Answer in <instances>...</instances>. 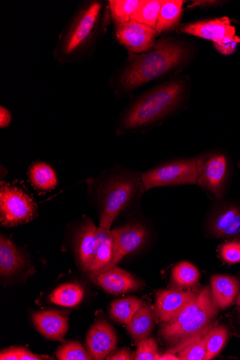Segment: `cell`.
Segmentation results:
<instances>
[{
    "instance_id": "obj_1",
    "label": "cell",
    "mask_w": 240,
    "mask_h": 360,
    "mask_svg": "<svg viewBox=\"0 0 240 360\" xmlns=\"http://www.w3.org/2000/svg\"><path fill=\"white\" fill-rule=\"evenodd\" d=\"M88 193L99 207V226L111 230L120 214L146 192L141 173L115 168L87 179Z\"/></svg>"
},
{
    "instance_id": "obj_2",
    "label": "cell",
    "mask_w": 240,
    "mask_h": 360,
    "mask_svg": "<svg viewBox=\"0 0 240 360\" xmlns=\"http://www.w3.org/2000/svg\"><path fill=\"white\" fill-rule=\"evenodd\" d=\"M183 91V84L177 82L149 92L125 113L119 130H137L158 122L177 108Z\"/></svg>"
},
{
    "instance_id": "obj_3",
    "label": "cell",
    "mask_w": 240,
    "mask_h": 360,
    "mask_svg": "<svg viewBox=\"0 0 240 360\" xmlns=\"http://www.w3.org/2000/svg\"><path fill=\"white\" fill-rule=\"evenodd\" d=\"M184 55L180 44L161 40L153 51L136 58L122 75V84L133 89L156 79L177 67Z\"/></svg>"
},
{
    "instance_id": "obj_4",
    "label": "cell",
    "mask_w": 240,
    "mask_h": 360,
    "mask_svg": "<svg viewBox=\"0 0 240 360\" xmlns=\"http://www.w3.org/2000/svg\"><path fill=\"white\" fill-rule=\"evenodd\" d=\"M37 216V206L31 196L16 184H0V224L11 227L32 221Z\"/></svg>"
},
{
    "instance_id": "obj_5",
    "label": "cell",
    "mask_w": 240,
    "mask_h": 360,
    "mask_svg": "<svg viewBox=\"0 0 240 360\" xmlns=\"http://www.w3.org/2000/svg\"><path fill=\"white\" fill-rule=\"evenodd\" d=\"M146 191L157 187L196 184L197 158L163 163L141 173Z\"/></svg>"
},
{
    "instance_id": "obj_6",
    "label": "cell",
    "mask_w": 240,
    "mask_h": 360,
    "mask_svg": "<svg viewBox=\"0 0 240 360\" xmlns=\"http://www.w3.org/2000/svg\"><path fill=\"white\" fill-rule=\"evenodd\" d=\"M228 176V163L225 155L216 154L197 158L196 184L216 200L223 198Z\"/></svg>"
},
{
    "instance_id": "obj_7",
    "label": "cell",
    "mask_w": 240,
    "mask_h": 360,
    "mask_svg": "<svg viewBox=\"0 0 240 360\" xmlns=\"http://www.w3.org/2000/svg\"><path fill=\"white\" fill-rule=\"evenodd\" d=\"M112 234L113 256L110 264L105 271L115 267L125 256L141 249L146 244L149 238L148 229L140 223L129 222L115 228Z\"/></svg>"
},
{
    "instance_id": "obj_8",
    "label": "cell",
    "mask_w": 240,
    "mask_h": 360,
    "mask_svg": "<svg viewBox=\"0 0 240 360\" xmlns=\"http://www.w3.org/2000/svg\"><path fill=\"white\" fill-rule=\"evenodd\" d=\"M218 309L213 300L177 328L160 330V335L168 342L182 344L184 341L191 340L198 334L208 332L213 326V321L218 314Z\"/></svg>"
},
{
    "instance_id": "obj_9",
    "label": "cell",
    "mask_w": 240,
    "mask_h": 360,
    "mask_svg": "<svg viewBox=\"0 0 240 360\" xmlns=\"http://www.w3.org/2000/svg\"><path fill=\"white\" fill-rule=\"evenodd\" d=\"M198 296L195 291L163 290L157 293L156 313L162 323L172 322Z\"/></svg>"
},
{
    "instance_id": "obj_10",
    "label": "cell",
    "mask_w": 240,
    "mask_h": 360,
    "mask_svg": "<svg viewBox=\"0 0 240 360\" xmlns=\"http://www.w3.org/2000/svg\"><path fill=\"white\" fill-rule=\"evenodd\" d=\"M156 34V29L135 21L119 24L116 30L120 42L134 53H141L151 49Z\"/></svg>"
},
{
    "instance_id": "obj_11",
    "label": "cell",
    "mask_w": 240,
    "mask_h": 360,
    "mask_svg": "<svg viewBox=\"0 0 240 360\" xmlns=\"http://www.w3.org/2000/svg\"><path fill=\"white\" fill-rule=\"evenodd\" d=\"M185 34L223 44L236 39L235 27L227 18L197 22L182 29Z\"/></svg>"
},
{
    "instance_id": "obj_12",
    "label": "cell",
    "mask_w": 240,
    "mask_h": 360,
    "mask_svg": "<svg viewBox=\"0 0 240 360\" xmlns=\"http://www.w3.org/2000/svg\"><path fill=\"white\" fill-rule=\"evenodd\" d=\"M209 231L217 240H240V207L232 204L221 207L211 218Z\"/></svg>"
},
{
    "instance_id": "obj_13",
    "label": "cell",
    "mask_w": 240,
    "mask_h": 360,
    "mask_svg": "<svg viewBox=\"0 0 240 360\" xmlns=\"http://www.w3.org/2000/svg\"><path fill=\"white\" fill-rule=\"evenodd\" d=\"M117 343L115 329L104 319L97 320L87 335L88 352L93 359L107 358L115 349Z\"/></svg>"
},
{
    "instance_id": "obj_14",
    "label": "cell",
    "mask_w": 240,
    "mask_h": 360,
    "mask_svg": "<svg viewBox=\"0 0 240 360\" xmlns=\"http://www.w3.org/2000/svg\"><path fill=\"white\" fill-rule=\"evenodd\" d=\"M97 227L90 219H85L75 235V252L81 266L89 272L94 257Z\"/></svg>"
},
{
    "instance_id": "obj_15",
    "label": "cell",
    "mask_w": 240,
    "mask_h": 360,
    "mask_svg": "<svg viewBox=\"0 0 240 360\" xmlns=\"http://www.w3.org/2000/svg\"><path fill=\"white\" fill-rule=\"evenodd\" d=\"M102 289L113 295L138 290L141 283L132 274L117 266L93 277Z\"/></svg>"
},
{
    "instance_id": "obj_16",
    "label": "cell",
    "mask_w": 240,
    "mask_h": 360,
    "mask_svg": "<svg viewBox=\"0 0 240 360\" xmlns=\"http://www.w3.org/2000/svg\"><path fill=\"white\" fill-rule=\"evenodd\" d=\"M34 325L46 338L63 342L68 330L67 318L58 311H39L32 315Z\"/></svg>"
},
{
    "instance_id": "obj_17",
    "label": "cell",
    "mask_w": 240,
    "mask_h": 360,
    "mask_svg": "<svg viewBox=\"0 0 240 360\" xmlns=\"http://www.w3.org/2000/svg\"><path fill=\"white\" fill-rule=\"evenodd\" d=\"M113 256V237L110 229L97 227L96 244L90 273L93 277L104 272Z\"/></svg>"
},
{
    "instance_id": "obj_18",
    "label": "cell",
    "mask_w": 240,
    "mask_h": 360,
    "mask_svg": "<svg viewBox=\"0 0 240 360\" xmlns=\"http://www.w3.org/2000/svg\"><path fill=\"white\" fill-rule=\"evenodd\" d=\"M213 298L221 309H226L233 304L240 291L238 278L225 275H215L211 278Z\"/></svg>"
},
{
    "instance_id": "obj_19",
    "label": "cell",
    "mask_w": 240,
    "mask_h": 360,
    "mask_svg": "<svg viewBox=\"0 0 240 360\" xmlns=\"http://www.w3.org/2000/svg\"><path fill=\"white\" fill-rule=\"evenodd\" d=\"M100 10L101 4L94 3L85 11L66 43V53L75 51L87 40L94 27Z\"/></svg>"
},
{
    "instance_id": "obj_20",
    "label": "cell",
    "mask_w": 240,
    "mask_h": 360,
    "mask_svg": "<svg viewBox=\"0 0 240 360\" xmlns=\"http://www.w3.org/2000/svg\"><path fill=\"white\" fill-rule=\"evenodd\" d=\"M25 264L23 255L16 245L1 235L0 237V274L4 278L12 276Z\"/></svg>"
},
{
    "instance_id": "obj_21",
    "label": "cell",
    "mask_w": 240,
    "mask_h": 360,
    "mask_svg": "<svg viewBox=\"0 0 240 360\" xmlns=\"http://www.w3.org/2000/svg\"><path fill=\"white\" fill-rule=\"evenodd\" d=\"M154 323L155 314L153 309L144 304L127 324V330L135 342L139 343L150 335Z\"/></svg>"
},
{
    "instance_id": "obj_22",
    "label": "cell",
    "mask_w": 240,
    "mask_h": 360,
    "mask_svg": "<svg viewBox=\"0 0 240 360\" xmlns=\"http://www.w3.org/2000/svg\"><path fill=\"white\" fill-rule=\"evenodd\" d=\"M31 185L42 191L54 189L58 183V177L53 169L46 162H34L28 172Z\"/></svg>"
},
{
    "instance_id": "obj_23",
    "label": "cell",
    "mask_w": 240,
    "mask_h": 360,
    "mask_svg": "<svg viewBox=\"0 0 240 360\" xmlns=\"http://www.w3.org/2000/svg\"><path fill=\"white\" fill-rule=\"evenodd\" d=\"M213 300V294L210 288L208 286L204 288L198 294L197 297L192 301L172 322L163 323L160 330H169L177 328V327L192 318Z\"/></svg>"
},
{
    "instance_id": "obj_24",
    "label": "cell",
    "mask_w": 240,
    "mask_h": 360,
    "mask_svg": "<svg viewBox=\"0 0 240 360\" xmlns=\"http://www.w3.org/2000/svg\"><path fill=\"white\" fill-rule=\"evenodd\" d=\"M84 288L76 283H65L56 288L50 295L51 302L64 307H75L83 300Z\"/></svg>"
},
{
    "instance_id": "obj_25",
    "label": "cell",
    "mask_w": 240,
    "mask_h": 360,
    "mask_svg": "<svg viewBox=\"0 0 240 360\" xmlns=\"http://www.w3.org/2000/svg\"><path fill=\"white\" fill-rule=\"evenodd\" d=\"M184 4L181 0H165L162 2L156 27L158 34L177 25L182 15Z\"/></svg>"
},
{
    "instance_id": "obj_26",
    "label": "cell",
    "mask_w": 240,
    "mask_h": 360,
    "mask_svg": "<svg viewBox=\"0 0 240 360\" xmlns=\"http://www.w3.org/2000/svg\"><path fill=\"white\" fill-rule=\"evenodd\" d=\"M144 304L142 301L135 297L116 300L110 306L111 317L119 323L127 325Z\"/></svg>"
},
{
    "instance_id": "obj_27",
    "label": "cell",
    "mask_w": 240,
    "mask_h": 360,
    "mask_svg": "<svg viewBox=\"0 0 240 360\" xmlns=\"http://www.w3.org/2000/svg\"><path fill=\"white\" fill-rule=\"evenodd\" d=\"M229 338V330L225 325L213 326L206 335V360L216 357L225 347Z\"/></svg>"
},
{
    "instance_id": "obj_28",
    "label": "cell",
    "mask_w": 240,
    "mask_h": 360,
    "mask_svg": "<svg viewBox=\"0 0 240 360\" xmlns=\"http://www.w3.org/2000/svg\"><path fill=\"white\" fill-rule=\"evenodd\" d=\"M162 2L160 0L141 1L138 10L132 15L131 21L138 22L156 29Z\"/></svg>"
},
{
    "instance_id": "obj_29",
    "label": "cell",
    "mask_w": 240,
    "mask_h": 360,
    "mask_svg": "<svg viewBox=\"0 0 240 360\" xmlns=\"http://www.w3.org/2000/svg\"><path fill=\"white\" fill-rule=\"evenodd\" d=\"M171 278L179 286L190 288L198 282L200 272L189 262L182 261L173 269Z\"/></svg>"
},
{
    "instance_id": "obj_30",
    "label": "cell",
    "mask_w": 240,
    "mask_h": 360,
    "mask_svg": "<svg viewBox=\"0 0 240 360\" xmlns=\"http://www.w3.org/2000/svg\"><path fill=\"white\" fill-rule=\"evenodd\" d=\"M110 8L114 20L119 24L131 21L141 1L139 0H111Z\"/></svg>"
},
{
    "instance_id": "obj_31",
    "label": "cell",
    "mask_w": 240,
    "mask_h": 360,
    "mask_svg": "<svg viewBox=\"0 0 240 360\" xmlns=\"http://www.w3.org/2000/svg\"><path fill=\"white\" fill-rule=\"evenodd\" d=\"M60 360H90L91 354L78 342H70L62 345L56 352Z\"/></svg>"
},
{
    "instance_id": "obj_32",
    "label": "cell",
    "mask_w": 240,
    "mask_h": 360,
    "mask_svg": "<svg viewBox=\"0 0 240 360\" xmlns=\"http://www.w3.org/2000/svg\"><path fill=\"white\" fill-rule=\"evenodd\" d=\"M206 335L182 349L178 356L180 360H206Z\"/></svg>"
},
{
    "instance_id": "obj_33",
    "label": "cell",
    "mask_w": 240,
    "mask_h": 360,
    "mask_svg": "<svg viewBox=\"0 0 240 360\" xmlns=\"http://www.w3.org/2000/svg\"><path fill=\"white\" fill-rule=\"evenodd\" d=\"M159 356L160 354L156 340L148 337L138 343L134 359L158 360Z\"/></svg>"
},
{
    "instance_id": "obj_34",
    "label": "cell",
    "mask_w": 240,
    "mask_h": 360,
    "mask_svg": "<svg viewBox=\"0 0 240 360\" xmlns=\"http://www.w3.org/2000/svg\"><path fill=\"white\" fill-rule=\"evenodd\" d=\"M219 255L225 264L240 263V240L226 241L219 247Z\"/></svg>"
},
{
    "instance_id": "obj_35",
    "label": "cell",
    "mask_w": 240,
    "mask_h": 360,
    "mask_svg": "<svg viewBox=\"0 0 240 360\" xmlns=\"http://www.w3.org/2000/svg\"><path fill=\"white\" fill-rule=\"evenodd\" d=\"M240 43V39L237 37L236 39L229 43L223 44H215L216 49L224 55L232 54L236 49V44Z\"/></svg>"
},
{
    "instance_id": "obj_36",
    "label": "cell",
    "mask_w": 240,
    "mask_h": 360,
    "mask_svg": "<svg viewBox=\"0 0 240 360\" xmlns=\"http://www.w3.org/2000/svg\"><path fill=\"white\" fill-rule=\"evenodd\" d=\"M0 359L1 360H20L19 347H13L0 353Z\"/></svg>"
},
{
    "instance_id": "obj_37",
    "label": "cell",
    "mask_w": 240,
    "mask_h": 360,
    "mask_svg": "<svg viewBox=\"0 0 240 360\" xmlns=\"http://www.w3.org/2000/svg\"><path fill=\"white\" fill-rule=\"evenodd\" d=\"M20 351V360H43L50 359L49 356H39L36 354L31 352L30 351L23 348L19 347Z\"/></svg>"
},
{
    "instance_id": "obj_38",
    "label": "cell",
    "mask_w": 240,
    "mask_h": 360,
    "mask_svg": "<svg viewBox=\"0 0 240 360\" xmlns=\"http://www.w3.org/2000/svg\"><path fill=\"white\" fill-rule=\"evenodd\" d=\"M134 359V356L127 349H122L107 357V359L109 360H130Z\"/></svg>"
},
{
    "instance_id": "obj_39",
    "label": "cell",
    "mask_w": 240,
    "mask_h": 360,
    "mask_svg": "<svg viewBox=\"0 0 240 360\" xmlns=\"http://www.w3.org/2000/svg\"><path fill=\"white\" fill-rule=\"evenodd\" d=\"M11 121V112L3 106L0 108V127L4 128L8 127Z\"/></svg>"
},
{
    "instance_id": "obj_40",
    "label": "cell",
    "mask_w": 240,
    "mask_h": 360,
    "mask_svg": "<svg viewBox=\"0 0 240 360\" xmlns=\"http://www.w3.org/2000/svg\"><path fill=\"white\" fill-rule=\"evenodd\" d=\"M158 360H180V359L173 353L167 352L162 355L160 354Z\"/></svg>"
},
{
    "instance_id": "obj_41",
    "label": "cell",
    "mask_w": 240,
    "mask_h": 360,
    "mask_svg": "<svg viewBox=\"0 0 240 360\" xmlns=\"http://www.w3.org/2000/svg\"><path fill=\"white\" fill-rule=\"evenodd\" d=\"M236 307L238 311H240V292L238 294V296H237V298L236 300Z\"/></svg>"
},
{
    "instance_id": "obj_42",
    "label": "cell",
    "mask_w": 240,
    "mask_h": 360,
    "mask_svg": "<svg viewBox=\"0 0 240 360\" xmlns=\"http://www.w3.org/2000/svg\"><path fill=\"white\" fill-rule=\"evenodd\" d=\"M238 313H239V314H238V322H239V327H240V311H239V312H238Z\"/></svg>"
}]
</instances>
